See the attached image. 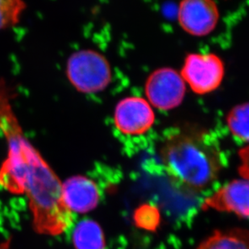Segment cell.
I'll list each match as a JSON object with an SVG mask.
<instances>
[{"label": "cell", "mask_w": 249, "mask_h": 249, "mask_svg": "<svg viewBox=\"0 0 249 249\" xmlns=\"http://www.w3.org/2000/svg\"><path fill=\"white\" fill-rule=\"evenodd\" d=\"M159 155L169 180L177 188L190 194L210 188L225 163L219 141L199 127L169 132L160 143Z\"/></svg>", "instance_id": "6da1fadb"}, {"label": "cell", "mask_w": 249, "mask_h": 249, "mask_svg": "<svg viewBox=\"0 0 249 249\" xmlns=\"http://www.w3.org/2000/svg\"><path fill=\"white\" fill-rule=\"evenodd\" d=\"M0 132L6 141L7 158L0 166V186L10 193L23 195L32 179L52 168L28 141L17 118L12 97L0 78Z\"/></svg>", "instance_id": "7a4b0ae2"}, {"label": "cell", "mask_w": 249, "mask_h": 249, "mask_svg": "<svg viewBox=\"0 0 249 249\" xmlns=\"http://www.w3.org/2000/svg\"><path fill=\"white\" fill-rule=\"evenodd\" d=\"M66 74L71 84L83 94L103 91L111 83V69L100 53L83 50L69 57Z\"/></svg>", "instance_id": "3957f363"}, {"label": "cell", "mask_w": 249, "mask_h": 249, "mask_svg": "<svg viewBox=\"0 0 249 249\" xmlns=\"http://www.w3.org/2000/svg\"><path fill=\"white\" fill-rule=\"evenodd\" d=\"M180 74L195 94H207L221 86L225 66L222 59L214 53H193L186 56Z\"/></svg>", "instance_id": "277c9868"}, {"label": "cell", "mask_w": 249, "mask_h": 249, "mask_svg": "<svg viewBox=\"0 0 249 249\" xmlns=\"http://www.w3.org/2000/svg\"><path fill=\"white\" fill-rule=\"evenodd\" d=\"M186 85L174 69L163 67L149 74L144 85L146 99L160 111H170L183 102Z\"/></svg>", "instance_id": "5b68a950"}, {"label": "cell", "mask_w": 249, "mask_h": 249, "mask_svg": "<svg viewBox=\"0 0 249 249\" xmlns=\"http://www.w3.org/2000/svg\"><path fill=\"white\" fill-rule=\"evenodd\" d=\"M114 124L122 134L141 136L155 123V112L147 99L127 96L119 101L114 111Z\"/></svg>", "instance_id": "8992f818"}, {"label": "cell", "mask_w": 249, "mask_h": 249, "mask_svg": "<svg viewBox=\"0 0 249 249\" xmlns=\"http://www.w3.org/2000/svg\"><path fill=\"white\" fill-rule=\"evenodd\" d=\"M201 208L249 219V180L235 179L226 183L205 198Z\"/></svg>", "instance_id": "52a82bcc"}, {"label": "cell", "mask_w": 249, "mask_h": 249, "mask_svg": "<svg viewBox=\"0 0 249 249\" xmlns=\"http://www.w3.org/2000/svg\"><path fill=\"white\" fill-rule=\"evenodd\" d=\"M178 19L186 33L195 36H204L216 27L219 8L211 0H184L179 4Z\"/></svg>", "instance_id": "ba28073f"}, {"label": "cell", "mask_w": 249, "mask_h": 249, "mask_svg": "<svg viewBox=\"0 0 249 249\" xmlns=\"http://www.w3.org/2000/svg\"><path fill=\"white\" fill-rule=\"evenodd\" d=\"M101 199L96 182L84 175H74L61 183V201L71 214H87L95 209Z\"/></svg>", "instance_id": "9c48e42d"}, {"label": "cell", "mask_w": 249, "mask_h": 249, "mask_svg": "<svg viewBox=\"0 0 249 249\" xmlns=\"http://www.w3.org/2000/svg\"><path fill=\"white\" fill-rule=\"evenodd\" d=\"M196 249H249V231L240 228L214 231Z\"/></svg>", "instance_id": "30bf717a"}, {"label": "cell", "mask_w": 249, "mask_h": 249, "mask_svg": "<svg viewBox=\"0 0 249 249\" xmlns=\"http://www.w3.org/2000/svg\"><path fill=\"white\" fill-rule=\"evenodd\" d=\"M75 249H106V238L101 226L93 219H82L76 223L71 234Z\"/></svg>", "instance_id": "8fae6325"}, {"label": "cell", "mask_w": 249, "mask_h": 249, "mask_svg": "<svg viewBox=\"0 0 249 249\" xmlns=\"http://www.w3.org/2000/svg\"><path fill=\"white\" fill-rule=\"evenodd\" d=\"M227 125L238 141L249 142V103L234 107L227 115Z\"/></svg>", "instance_id": "7c38bea8"}, {"label": "cell", "mask_w": 249, "mask_h": 249, "mask_svg": "<svg viewBox=\"0 0 249 249\" xmlns=\"http://www.w3.org/2000/svg\"><path fill=\"white\" fill-rule=\"evenodd\" d=\"M26 9V4L19 0H0V30L19 23Z\"/></svg>", "instance_id": "4fadbf2b"}, {"label": "cell", "mask_w": 249, "mask_h": 249, "mask_svg": "<svg viewBox=\"0 0 249 249\" xmlns=\"http://www.w3.org/2000/svg\"><path fill=\"white\" fill-rule=\"evenodd\" d=\"M134 221L139 228L144 230L154 231L160 224V213L155 207L143 205L136 210Z\"/></svg>", "instance_id": "5bb4252c"}]
</instances>
